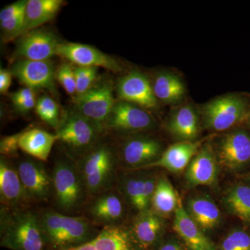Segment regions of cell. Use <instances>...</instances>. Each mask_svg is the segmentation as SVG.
Wrapping results in <instances>:
<instances>
[{"instance_id":"6da1fadb","label":"cell","mask_w":250,"mask_h":250,"mask_svg":"<svg viewBox=\"0 0 250 250\" xmlns=\"http://www.w3.org/2000/svg\"><path fill=\"white\" fill-rule=\"evenodd\" d=\"M1 246L11 250H49L39 214L25 208H1Z\"/></svg>"},{"instance_id":"7a4b0ae2","label":"cell","mask_w":250,"mask_h":250,"mask_svg":"<svg viewBox=\"0 0 250 250\" xmlns=\"http://www.w3.org/2000/svg\"><path fill=\"white\" fill-rule=\"evenodd\" d=\"M41 227L49 250L80 246L98 234L90 220L82 216L45 210L39 214Z\"/></svg>"},{"instance_id":"3957f363","label":"cell","mask_w":250,"mask_h":250,"mask_svg":"<svg viewBox=\"0 0 250 250\" xmlns=\"http://www.w3.org/2000/svg\"><path fill=\"white\" fill-rule=\"evenodd\" d=\"M77 163L88 197L94 198L111 189L116 160L109 146L97 144Z\"/></svg>"},{"instance_id":"277c9868","label":"cell","mask_w":250,"mask_h":250,"mask_svg":"<svg viewBox=\"0 0 250 250\" xmlns=\"http://www.w3.org/2000/svg\"><path fill=\"white\" fill-rule=\"evenodd\" d=\"M52 170V196L57 211L66 215L77 211L88 197L77 163L59 159Z\"/></svg>"},{"instance_id":"5b68a950","label":"cell","mask_w":250,"mask_h":250,"mask_svg":"<svg viewBox=\"0 0 250 250\" xmlns=\"http://www.w3.org/2000/svg\"><path fill=\"white\" fill-rule=\"evenodd\" d=\"M56 131L57 141L79 159L98 144L99 135L103 132L93 122L76 109L65 113Z\"/></svg>"},{"instance_id":"8992f818","label":"cell","mask_w":250,"mask_h":250,"mask_svg":"<svg viewBox=\"0 0 250 250\" xmlns=\"http://www.w3.org/2000/svg\"><path fill=\"white\" fill-rule=\"evenodd\" d=\"M250 110L248 100L228 95L206 104L202 108V121L207 129L222 131L246 121Z\"/></svg>"},{"instance_id":"52a82bcc","label":"cell","mask_w":250,"mask_h":250,"mask_svg":"<svg viewBox=\"0 0 250 250\" xmlns=\"http://www.w3.org/2000/svg\"><path fill=\"white\" fill-rule=\"evenodd\" d=\"M73 102L75 109L93 122L102 131L116 103L113 88L108 83L94 85L85 93L74 97Z\"/></svg>"},{"instance_id":"ba28073f","label":"cell","mask_w":250,"mask_h":250,"mask_svg":"<svg viewBox=\"0 0 250 250\" xmlns=\"http://www.w3.org/2000/svg\"><path fill=\"white\" fill-rule=\"evenodd\" d=\"M18 174L21 178L27 201L44 202L53 192L52 176L40 161L22 159L18 163Z\"/></svg>"},{"instance_id":"9c48e42d","label":"cell","mask_w":250,"mask_h":250,"mask_svg":"<svg viewBox=\"0 0 250 250\" xmlns=\"http://www.w3.org/2000/svg\"><path fill=\"white\" fill-rule=\"evenodd\" d=\"M219 165L230 170H238L250 162V134L238 129L222 138L216 151Z\"/></svg>"},{"instance_id":"30bf717a","label":"cell","mask_w":250,"mask_h":250,"mask_svg":"<svg viewBox=\"0 0 250 250\" xmlns=\"http://www.w3.org/2000/svg\"><path fill=\"white\" fill-rule=\"evenodd\" d=\"M11 73L22 84L33 90H47L56 95L55 77L52 62L21 59L11 67Z\"/></svg>"},{"instance_id":"8fae6325","label":"cell","mask_w":250,"mask_h":250,"mask_svg":"<svg viewBox=\"0 0 250 250\" xmlns=\"http://www.w3.org/2000/svg\"><path fill=\"white\" fill-rule=\"evenodd\" d=\"M154 125V120L146 110L120 100L115 104L104 129L117 132H133L151 129Z\"/></svg>"},{"instance_id":"7c38bea8","label":"cell","mask_w":250,"mask_h":250,"mask_svg":"<svg viewBox=\"0 0 250 250\" xmlns=\"http://www.w3.org/2000/svg\"><path fill=\"white\" fill-rule=\"evenodd\" d=\"M57 55L81 67H103L114 72L121 71L114 59L92 46L75 42H60Z\"/></svg>"},{"instance_id":"4fadbf2b","label":"cell","mask_w":250,"mask_h":250,"mask_svg":"<svg viewBox=\"0 0 250 250\" xmlns=\"http://www.w3.org/2000/svg\"><path fill=\"white\" fill-rule=\"evenodd\" d=\"M59 43L57 37L50 31L36 29L21 36L15 54L25 60H49L57 55Z\"/></svg>"},{"instance_id":"5bb4252c","label":"cell","mask_w":250,"mask_h":250,"mask_svg":"<svg viewBox=\"0 0 250 250\" xmlns=\"http://www.w3.org/2000/svg\"><path fill=\"white\" fill-rule=\"evenodd\" d=\"M117 93L122 101L141 108L153 109L158 105L152 85L141 72L133 71L122 77L117 85Z\"/></svg>"},{"instance_id":"9a60e30c","label":"cell","mask_w":250,"mask_h":250,"mask_svg":"<svg viewBox=\"0 0 250 250\" xmlns=\"http://www.w3.org/2000/svg\"><path fill=\"white\" fill-rule=\"evenodd\" d=\"M162 153L161 143L147 136H136L126 140L121 149L123 162L134 170H142L157 160Z\"/></svg>"},{"instance_id":"2e32d148","label":"cell","mask_w":250,"mask_h":250,"mask_svg":"<svg viewBox=\"0 0 250 250\" xmlns=\"http://www.w3.org/2000/svg\"><path fill=\"white\" fill-rule=\"evenodd\" d=\"M219 163L210 143L202 146L187 167L188 183L195 186H210L218 178Z\"/></svg>"},{"instance_id":"e0dca14e","label":"cell","mask_w":250,"mask_h":250,"mask_svg":"<svg viewBox=\"0 0 250 250\" xmlns=\"http://www.w3.org/2000/svg\"><path fill=\"white\" fill-rule=\"evenodd\" d=\"M88 212L91 220L104 228L118 226L124 216L125 207L121 195L109 189L94 197Z\"/></svg>"},{"instance_id":"ac0fdd59","label":"cell","mask_w":250,"mask_h":250,"mask_svg":"<svg viewBox=\"0 0 250 250\" xmlns=\"http://www.w3.org/2000/svg\"><path fill=\"white\" fill-rule=\"evenodd\" d=\"M163 228V217L152 209L139 212L129 231L135 248L138 247L141 250L150 249L159 239Z\"/></svg>"},{"instance_id":"d6986e66","label":"cell","mask_w":250,"mask_h":250,"mask_svg":"<svg viewBox=\"0 0 250 250\" xmlns=\"http://www.w3.org/2000/svg\"><path fill=\"white\" fill-rule=\"evenodd\" d=\"M202 146V141H182L175 143L163 152L157 160L143 167L142 170L161 167L174 173L182 172L188 167Z\"/></svg>"},{"instance_id":"ffe728a7","label":"cell","mask_w":250,"mask_h":250,"mask_svg":"<svg viewBox=\"0 0 250 250\" xmlns=\"http://www.w3.org/2000/svg\"><path fill=\"white\" fill-rule=\"evenodd\" d=\"M173 229L190 250H216L213 242L189 216L182 205L174 211Z\"/></svg>"},{"instance_id":"44dd1931","label":"cell","mask_w":250,"mask_h":250,"mask_svg":"<svg viewBox=\"0 0 250 250\" xmlns=\"http://www.w3.org/2000/svg\"><path fill=\"white\" fill-rule=\"evenodd\" d=\"M59 250H136L129 232L119 226L104 227L93 239L80 246Z\"/></svg>"},{"instance_id":"7402d4cb","label":"cell","mask_w":250,"mask_h":250,"mask_svg":"<svg viewBox=\"0 0 250 250\" xmlns=\"http://www.w3.org/2000/svg\"><path fill=\"white\" fill-rule=\"evenodd\" d=\"M0 197L1 205L9 208H21L27 201L17 169L5 157L0 160Z\"/></svg>"},{"instance_id":"603a6c76","label":"cell","mask_w":250,"mask_h":250,"mask_svg":"<svg viewBox=\"0 0 250 250\" xmlns=\"http://www.w3.org/2000/svg\"><path fill=\"white\" fill-rule=\"evenodd\" d=\"M57 141L56 134H50L45 130L38 128L25 129L20 141V148L36 160L44 162L48 159Z\"/></svg>"},{"instance_id":"cb8c5ba5","label":"cell","mask_w":250,"mask_h":250,"mask_svg":"<svg viewBox=\"0 0 250 250\" xmlns=\"http://www.w3.org/2000/svg\"><path fill=\"white\" fill-rule=\"evenodd\" d=\"M169 131L176 139L192 142L199 134V118L195 108L185 105L172 113L167 125Z\"/></svg>"},{"instance_id":"d4e9b609","label":"cell","mask_w":250,"mask_h":250,"mask_svg":"<svg viewBox=\"0 0 250 250\" xmlns=\"http://www.w3.org/2000/svg\"><path fill=\"white\" fill-rule=\"evenodd\" d=\"M63 4L62 0H28L24 34L52 21Z\"/></svg>"},{"instance_id":"484cf974","label":"cell","mask_w":250,"mask_h":250,"mask_svg":"<svg viewBox=\"0 0 250 250\" xmlns=\"http://www.w3.org/2000/svg\"><path fill=\"white\" fill-rule=\"evenodd\" d=\"M187 213L203 231L218 226L221 214L215 202L205 197H197L188 202Z\"/></svg>"},{"instance_id":"4316f807","label":"cell","mask_w":250,"mask_h":250,"mask_svg":"<svg viewBox=\"0 0 250 250\" xmlns=\"http://www.w3.org/2000/svg\"><path fill=\"white\" fill-rule=\"evenodd\" d=\"M180 205L178 194L170 181L166 177L158 179L151 203L153 211L161 217L166 216L175 211Z\"/></svg>"},{"instance_id":"83f0119b","label":"cell","mask_w":250,"mask_h":250,"mask_svg":"<svg viewBox=\"0 0 250 250\" xmlns=\"http://www.w3.org/2000/svg\"><path fill=\"white\" fill-rule=\"evenodd\" d=\"M152 87L156 99L165 103L180 101L186 93L182 81L170 72H163L158 74Z\"/></svg>"},{"instance_id":"f1b7e54d","label":"cell","mask_w":250,"mask_h":250,"mask_svg":"<svg viewBox=\"0 0 250 250\" xmlns=\"http://www.w3.org/2000/svg\"><path fill=\"white\" fill-rule=\"evenodd\" d=\"M229 211L243 223L250 225V187L245 184L233 186L225 197Z\"/></svg>"},{"instance_id":"f546056e","label":"cell","mask_w":250,"mask_h":250,"mask_svg":"<svg viewBox=\"0 0 250 250\" xmlns=\"http://www.w3.org/2000/svg\"><path fill=\"white\" fill-rule=\"evenodd\" d=\"M146 177L147 174L131 176L123 179L120 185L121 192L139 213L147 210L143 203Z\"/></svg>"},{"instance_id":"4dcf8cb0","label":"cell","mask_w":250,"mask_h":250,"mask_svg":"<svg viewBox=\"0 0 250 250\" xmlns=\"http://www.w3.org/2000/svg\"><path fill=\"white\" fill-rule=\"evenodd\" d=\"M36 111L39 118L57 129L60 123L58 104L48 95H43L36 101Z\"/></svg>"},{"instance_id":"1f68e13d","label":"cell","mask_w":250,"mask_h":250,"mask_svg":"<svg viewBox=\"0 0 250 250\" xmlns=\"http://www.w3.org/2000/svg\"><path fill=\"white\" fill-rule=\"evenodd\" d=\"M74 73L76 80L77 96L93 88L98 77V67L75 66Z\"/></svg>"},{"instance_id":"d6a6232c","label":"cell","mask_w":250,"mask_h":250,"mask_svg":"<svg viewBox=\"0 0 250 250\" xmlns=\"http://www.w3.org/2000/svg\"><path fill=\"white\" fill-rule=\"evenodd\" d=\"M221 250H250V236L243 230L230 233L222 243Z\"/></svg>"},{"instance_id":"836d02e7","label":"cell","mask_w":250,"mask_h":250,"mask_svg":"<svg viewBox=\"0 0 250 250\" xmlns=\"http://www.w3.org/2000/svg\"><path fill=\"white\" fill-rule=\"evenodd\" d=\"M25 18L24 14L9 20V21L0 22L1 29L3 33V39L5 41L14 40L24 34Z\"/></svg>"},{"instance_id":"e575fe53","label":"cell","mask_w":250,"mask_h":250,"mask_svg":"<svg viewBox=\"0 0 250 250\" xmlns=\"http://www.w3.org/2000/svg\"><path fill=\"white\" fill-rule=\"evenodd\" d=\"M56 77L69 95L76 96L77 85L74 67L69 64L62 63L57 70Z\"/></svg>"},{"instance_id":"d590c367","label":"cell","mask_w":250,"mask_h":250,"mask_svg":"<svg viewBox=\"0 0 250 250\" xmlns=\"http://www.w3.org/2000/svg\"><path fill=\"white\" fill-rule=\"evenodd\" d=\"M24 131L21 132L4 136L0 141V153L5 158H14L18 156L20 148V141Z\"/></svg>"},{"instance_id":"8d00e7d4","label":"cell","mask_w":250,"mask_h":250,"mask_svg":"<svg viewBox=\"0 0 250 250\" xmlns=\"http://www.w3.org/2000/svg\"><path fill=\"white\" fill-rule=\"evenodd\" d=\"M27 1L21 0L4 8L0 12V22L9 21L25 13Z\"/></svg>"},{"instance_id":"74e56055","label":"cell","mask_w":250,"mask_h":250,"mask_svg":"<svg viewBox=\"0 0 250 250\" xmlns=\"http://www.w3.org/2000/svg\"><path fill=\"white\" fill-rule=\"evenodd\" d=\"M34 91L35 90L27 88V87H24V88L17 90L11 95V98L13 104H14L20 103V102L36 98Z\"/></svg>"},{"instance_id":"f35d334b","label":"cell","mask_w":250,"mask_h":250,"mask_svg":"<svg viewBox=\"0 0 250 250\" xmlns=\"http://www.w3.org/2000/svg\"><path fill=\"white\" fill-rule=\"evenodd\" d=\"M12 73L9 70L1 68L0 70V93L7 92L12 83Z\"/></svg>"},{"instance_id":"ab89813d","label":"cell","mask_w":250,"mask_h":250,"mask_svg":"<svg viewBox=\"0 0 250 250\" xmlns=\"http://www.w3.org/2000/svg\"><path fill=\"white\" fill-rule=\"evenodd\" d=\"M36 101L37 100H36V98L30 99V100L14 104V106L21 113H27L31 111L32 108L36 107Z\"/></svg>"},{"instance_id":"60d3db41","label":"cell","mask_w":250,"mask_h":250,"mask_svg":"<svg viewBox=\"0 0 250 250\" xmlns=\"http://www.w3.org/2000/svg\"><path fill=\"white\" fill-rule=\"evenodd\" d=\"M158 250H185L175 242H168L161 246Z\"/></svg>"},{"instance_id":"b9f144b4","label":"cell","mask_w":250,"mask_h":250,"mask_svg":"<svg viewBox=\"0 0 250 250\" xmlns=\"http://www.w3.org/2000/svg\"><path fill=\"white\" fill-rule=\"evenodd\" d=\"M247 123H248V126H249V128L250 129V110L249 112V114H248V118L246 119Z\"/></svg>"},{"instance_id":"7bdbcfd3","label":"cell","mask_w":250,"mask_h":250,"mask_svg":"<svg viewBox=\"0 0 250 250\" xmlns=\"http://www.w3.org/2000/svg\"><path fill=\"white\" fill-rule=\"evenodd\" d=\"M248 179H249V181L250 182V174H249V176H248Z\"/></svg>"}]
</instances>
